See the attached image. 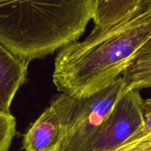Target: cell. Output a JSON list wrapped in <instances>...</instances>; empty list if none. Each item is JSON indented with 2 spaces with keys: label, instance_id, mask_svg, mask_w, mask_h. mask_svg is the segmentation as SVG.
Returning <instances> with one entry per match:
<instances>
[{
  "label": "cell",
  "instance_id": "ba28073f",
  "mask_svg": "<svg viewBox=\"0 0 151 151\" xmlns=\"http://www.w3.org/2000/svg\"><path fill=\"white\" fill-rule=\"evenodd\" d=\"M16 119L12 114L0 113V151H9L16 135Z\"/></svg>",
  "mask_w": 151,
  "mask_h": 151
},
{
  "label": "cell",
  "instance_id": "6da1fadb",
  "mask_svg": "<svg viewBox=\"0 0 151 151\" xmlns=\"http://www.w3.org/2000/svg\"><path fill=\"white\" fill-rule=\"evenodd\" d=\"M151 34V0L123 22L92 29L82 41L59 51L52 80L59 91L78 99L91 97L114 83Z\"/></svg>",
  "mask_w": 151,
  "mask_h": 151
},
{
  "label": "cell",
  "instance_id": "8fae6325",
  "mask_svg": "<svg viewBox=\"0 0 151 151\" xmlns=\"http://www.w3.org/2000/svg\"><path fill=\"white\" fill-rule=\"evenodd\" d=\"M141 134H142L143 136H145V137H147V138L151 139V131H147V130H146V129H145L144 131H143L141 133Z\"/></svg>",
  "mask_w": 151,
  "mask_h": 151
},
{
  "label": "cell",
  "instance_id": "8992f818",
  "mask_svg": "<svg viewBox=\"0 0 151 151\" xmlns=\"http://www.w3.org/2000/svg\"><path fill=\"white\" fill-rule=\"evenodd\" d=\"M145 0H96L92 19L94 29H102L117 24L132 16Z\"/></svg>",
  "mask_w": 151,
  "mask_h": 151
},
{
  "label": "cell",
  "instance_id": "277c9868",
  "mask_svg": "<svg viewBox=\"0 0 151 151\" xmlns=\"http://www.w3.org/2000/svg\"><path fill=\"white\" fill-rule=\"evenodd\" d=\"M79 99L62 94L29 128L23 137L25 151H58L78 110Z\"/></svg>",
  "mask_w": 151,
  "mask_h": 151
},
{
  "label": "cell",
  "instance_id": "7a4b0ae2",
  "mask_svg": "<svg viewBox=\"0 0 151 151\" xmlns=\"http://www.w3.org/2000/svg\"><path fill=\"white\" fill-rule=\"evenodd\" d=\"M125 89L121 77L106 89L79 99L73 122L58 151H92L102 125Z\"/></svg>",
  "mask_w": 151,
  "mask_h": 151
},
{
  "label": "cell",
  "instance_id": "9c48e42d",
  "mask_svg": "<svg viewBox=\"0 0 151 151\" xmlns=\"http://www.w3.org/2000/svg\"><path fill=\"white\" fill-rule=\"evenodd\" d=\"M114 151H151V139L139 133Z\"/></svg>",
  "mask_w": 151,
  "mask_h": 151
},
{
  "label": "cell",
  "instance_id": "30bf717a",
  "mask_svg": "<svg viewBox=\"0 0 151 151\" xmlns=\"http://www.w3.org/2000/svg\"><path fill=\"white\" fill-rule=\"evenodd\" d=\"M145 117L146 119V128L147 131H151V98L144 100L143 103Z\"/></svg>",
  "mask_w": 151,
  "mask_h": 151
},
{
  "label": "cell",
  "instance_id": "5b68a950",
  "mask_svg": "<svg viewBox=\"0 0 151 151\" xmlns=\"http://www.w3.org/2000/svg\"><path fill=\"white\" fill-rule=\"evenodd\" d=\"M27 67L28 63L0 44V113L11 114V103L26 81Z\"/></svg>",
  "mask_w": 151,
  "mask_h": 151
},
{
  "label": "cell",
  "instance_id": "52a82bcc",
  "mask_svg": "<svg viewBox=\"0 0 151 151\" xmlns=\"http://www.w3.org/2000/svg\"><path fill=\"white\" fill-rule=\"evenodd\" d=\"M122 78L127 90L151 87V34L130 60Z\"/></svg>",
  "mask_w": 151,
  "mask_h": 151
},
{
  "label": "cell",
  "instance_id": "3957f363",
  "mask_svg": "<svg viewBox=\"0 0 151 151\" xmlns=\"http://www.w3.org/2000/svg\"><path fill=\"white\" fill-rule=\"evenodd\" d=\"M139 90L125 89L103 124L92 151H114L146 128Z\"/></svg>",
  "mask_w": 151,
  "mask_h": 151
}]
</instances>
